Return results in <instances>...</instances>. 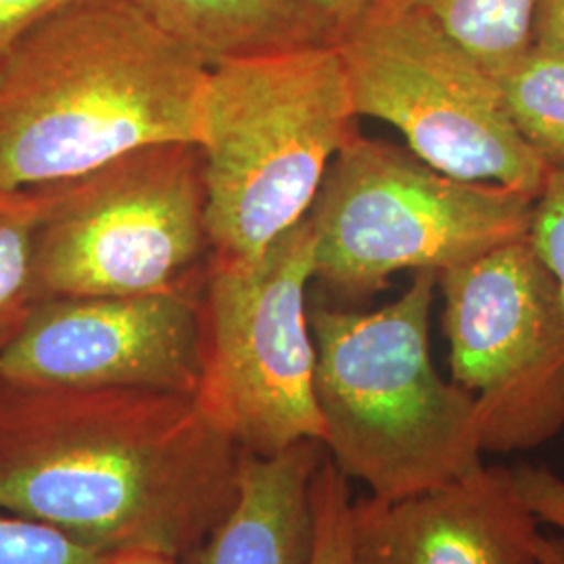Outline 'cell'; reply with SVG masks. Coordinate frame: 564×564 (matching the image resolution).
<instances>
[{"mask_svg":"<svg viewBox=\"0 0 564 564\" xmlns=\"http://www.w3.org/2000/svg\"><path fill=\"white\" fill-rule=\"evenodd\" d=\"M239 458L193 395L0 379V512L102 552L186 558L235 502Z\"/></svg>","mask_w":564,"mask_h":564,"instance_id":"cell-1","label":"cell"},{"mask_svg":"<svg viewBox=\"0 0 564 564\" xmlns=\"http://www.w3.org/2000/svg\"><path fill=\"white\" fill-rule=\"evenodd\" d=\"M209 65L134 0H88L0 61V191L76 181L123 155L203 137Z\"/></svg>","mask_w":564,"mask_h":564,"instance_id":"cell-2","label":"cell"},{"mask_svg":"<svg viewBox=\"0 0 564 564\" xmlns=\"http://www.w3.org/2000/svg\"><path fill=\"white\" fill-rule=\"evenodd\" d=\"M437 284L435 272H416L395 302L375 312L310 307L323 444L372 498L421 494L484 464L473 395L431 362Z\"/></svg>","mask_w":564,"mask_h":564,"instance_id":"cell-3","label":"cell"},{"mask_svg":"<svg viewBox=\"0 0 564 564\" xmlns=\"http://www.w3.org/2000/svg\"><path fill=\"white\" fill-rule=\"evenodd\" d=\"M358 118L333 41L212 65L199 142L212 253L258 258L302 223Z\"/></svg>","mask_w":564,"mask_h":564,"instance_id":"cell-4","label":"cell"},{"mask_svg":"<svg viewBox=\"0 0 564 564\" xmlns=\"http://www.w3.org/2000/svg\"><path fill=\"white\" fill-rule=\"evenodd\" d=\"M531 209L527 195L447 176L410 149L358 132L307 214L316 279L345 302H362L402 270L442 274L524 241Z\"/></svg>","mask_w":564,"mask_h":564,"instance_id":"cell-5","label":"cell"},{"mask_svg":"<svg viewBox=\"0 0 564 564\" xmlns=\"http://www.w3.org/2000/svg\"><path fill=\"white\" fill-rule=\"evenodd\" d=\"M39 191V303L158 295L202 284L212 242L199 144L142 147L82 178Z\"/></svg>","mask_w":564,"mask_h":564,"instance_id":"cell-6","label":"cell"},{"mask_svg":"<svg viewBox=\"0 0 564 564\" xmlns=\"http://www.w3.org/2000/svg\"><path fill=\"white\" fill-rule=\"evenodd\" d=\"M316 279L310 216L251 260L209 258L199 291L195 400L242 452L324 440L305 291Z\"/></svg>","mask_w":564,"mask_h":564,"instance_id":"cell-7","label":"cell"},{"mask_svg":"<svg viewBox=\"0 0 564 564\" xmlns=\"http://www.w3.org/2000/svg\"><path fill=\"white\" fill-rule=\"evenodd\" d=\"M335 44L358 116L400 130L447 176L540 195L550 165L514 126L500 82L423 13L381 0Z\"/></svg>","mask_w":564,"mask_h":564,"instance_id":"cell-8","label":"cell"},{"mask_svg":"<svg viewBox=\"0 0 564 564\" xmlns=\"http://www.w3.org/2000/svg\"><path fill=\"white\" fill-rule=\"evenodd\" d=\"M454 383L475 400L487 454L535 449L564 429V310L529 241L445 270Z\"/></svg>","mask_w":564,"mask_h":564,"instance_id":"cell-9","label":"cell"},{"mask_svg":"<svg viewBox=\"0 0 564 564\" xmlns=\"http://www.w3.org/2000/svg\"><path fill=\"white\" fill-rule=\"evenodd\" d=\"M199 291L202 284L158 295L41 302L0 351V379L195 398L202 377Z\"/></svg>","mask_w":564,"mask_h":564,"instance_id":"cell-10","label":"cell"},{"mask_svg":"<svg viewBox=\"0 0 564 564\" xmlns=\"http://www.w3.org/2000/svg\"><path fill=\"white\" fill-rule=\"evenodd\" d=\"M538 524L514 470L481 464L398 500H354L349 544L356 564H542Z\"/></svg>","mask_w":564,"mask_h":564,"instance_id":"cell-11","label":"cell"},{"mask_svg":"<svg viewBox=\"0 0 564 564\" xmlns=\"http://www.w3.org/2000/svg\"><path fill=\"white\" fill-rule=\"evenodd\" d=\"M326 456L318 440L272 456L241 449L235 502L182 564H312L314 477Z\"/></svg>","mask_w":564,"mask_h":564,"instance_id":"cell-12","label":"cell"},{"mask_svg":"<svg viewBox=\"0 0 564 564\" xmlns=\"http://www.w3.org/2000/svg\"><path fill=\"white\" fill-rule=\"evenodd\" d=\"M209 67L226 59L330 41L297 0H134Z\"/></svg>","mask_w":564,"mask_h":564,"instance_id":"cell-13","label":"cell"},{"mask_svg":"<svg viewBox=\"0 0 564 564\" xmlns=\"http://www.w3.org/2000/svg\"><path fill=\"white\" fill-rule=\"evenodd\" d=\"M423 13L496 78L533 46L540 0H391Z\"/></svg>","mask_w":564,"mask_h":564,"instance_id":"cell-14","label":"cell"},{"mask_svg":"<svg viewBox=\"0 0 564 564\" xmlns=\"http://www.w3.org/2000/svg\"><path fill=\"white\" fill-rule=\"evenodd\" d=\"M498 82L524 141L550 167H564V57L531 46Z\"/></svg>","mask_w":564,"mask_h":564,"instance_id":"cell-15","label":"cell"},{"mask_svg":"<svg viewBox=\"0 0 564 564\" xmlns=\"http://www.w3.org/2000/svg\"><path fill=\"white\" fill-rule=\"evenodd\" d=\"M42 207V191H0V351L20 335L39 305L34 241Z\"/></svg>","mask_w":564,"mask_h":564,"instance_id":"cell-16","label":"cell"},{"mask_svg":"<svg viewBox=\"0 0 564 564\" xmlns=\"http://www.w3.org/2000/svg\"><path fill=\"white\" fill-rule=\"evenodd\" d=\"M116 554L82 544L48 524L0 512V564H109Z\"/></svg>","mask_w":564,"mask_h":564,"instance_id":"cell-17","label":"cell"},{"mask_svg":"<svg viewBox=\"0 0 564 564\" xmlns=\"http://www.w3.org/2000/svg\"><path fill=\"white\" fill-rule=\"evenodd\" d=\"M351 502L347 477L326 456L314 477L316 540L312 564H356L349 544Z\"/></svg>","mask_w":564,"mask_h":564,"instance_id":"cell-18","label":"cell"},{"mask_svg":"<svg viewBox=\"0 0 564 564\" xmlns=\"http://www.w3.org/2000/svg\"><path fill=\"white\" fill-rule=\"evenodd\" d=\"M527 241L550 272L564 310V167H550L533 199Z\"/></svg>","mask_w":564,"mask_h":564,"instance_id":"cell-19","label":"cell"},{"mask_svg":"<svg viewBox=\"0 0 564 564\" xmlns=\"http://www.w3.org/2000/svg\"><path fill=\"white\" fill-rule=\"evenodd\" d=\"M514 470L519 494L538 519V523L550 524L564 531V479L545 466L521 464Z\"/></svg>","mask_w":564,"mask_h":564,"instance_id":"cell-20","label":"cell"},{"mask_svg":"<svg viewBox=\"0 0 564 564\" xmlns=\"http://www.w3.org/2000/svg\"><path fill=\"white\" fill-rule=\"evenodd\" d=\"M88 0H0V61L44 21Z\"/></svg>","mask_w":564,"mask_h":564,"instance_id":"cell-21","label":"cell"},{"mask_svg":"<svg viewBox=\"0 0 564 564\" xmlns=\"http://www.w3.org/2000/svg\"><path fill=\"white\" fill-rule=\"evenodd\" d=\"M297 2L323 25L328 39L335 42L341 32L360 20L364 13H368L381 0H297Z\"/></svg>","mask_w":564,"mask_h":564,"instance_id":"cell-22","label":"cell"},{"mask_svg":"<svg viewBox=\"0 0 564 564\" xmlns=\"http://www.w3.org/2000/svg\"><path fill=\"white\" fill-rule=\"evenodd\" d=\"M533 46L564 57V0H540L533 20Z\"/></svg>","mask_w":564,"mask_h":564,"instance_id":"cell-23","label":"cell"},{"mask_svg":"<svg viewBox=\"0 0 564 564\" xmlns=\"http://www.w3.org/2000/svg\"><path fill=\"white\" fill-rule=\"evenodd\" d=\"M109 564H182L181 558L153 552V550H126L118 552Z\"/></svg>","mask_w":564,"mask_h":564,"instance_id":"cell-24","label":"cell"},{"mask_svg":"<svg viewBox=\"0 0 564 564\" xmlns=\"http://www.w3.org/2000/svg\"><path fill=\"white\" fill-rule=\"evenodd\" d=\"M538 556L542 564H564L563 535H540L538 540Z\"/></svg>","mask_w":564,"mask_h":564,"instance_id":"cell-25","label":"cell"}]
</instances>
